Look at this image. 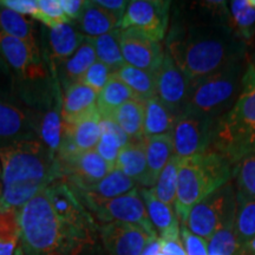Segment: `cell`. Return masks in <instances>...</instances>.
Masks as SVG:
<instances>
[{"label":"cell","instance_id":"1","mask_svg":"<svg viewBox=\"0 0 255 255\" xmlns=\"http://www.w3.org/2000/svg\"><path fill=\"white\" fill-rule=\"evenodd\" d=\"M18 223L21 246L30 255H79L95 244L94 220L62 180L21 207Z\"/></svg>","mask_w":255,"mask_h":255},{"label":"cell","instance_id":"48","mask_svg":"<svg viewBox=\"0 0 255 255\" xmlns=\"http://www.w3.org/2000/svg\"><path fill=\"white\" fill-rule=\"evenodd\" d=\"M141 255H164L161 253V241H159V238H157L154 241H151L150 244L145 247V250L142 252Z\"/></svg>","mask_w":255,"mask_h":255},{"label":"cell","instance_id":"51","mask_svg":"<svg viewBox=\"0 0 255 255\" xmlns=\"http://www.w3.org/2000/svg\"><path fill=\"white\" fill-rule=\"evenodd\" d=\"M1 191H2V168L1 163H0V197H1ZM1 202V201H0Z\"/></svg>","mask_w":255,"mask_h":255},{"label":"cell","instance_id":"45","mask_svg":"<svg viewBox=\"0 0 255 255\" xmlns=\"http://www.w3.org/2000/svg\"><path fill=\"white\" fill-rule=\"evenodd\" d=\"M95 2L98 6H101L102 8L117 15L120 19H122L124 12L128 7V4H129V1H126V0H96Z\"/></svg>","mask_w":255,"mask_h":255},{"label":"cell","instance_id":"38","mask_svg":"<svg viewBox=\"0 0 255 255\" xmlns=\"http://www.w3.org/2000/svg\"><path fill=\"white\" fill-rule=\"evenodd\" d=\"M32 17L50 28L70 23L59 0H37V8Z\"/></svg>","mask_w":255,"mask_h":255},{"label":"cell","instance_id":"39","mask_svg":"<svg viewBox=\"0 0 255 255\" xmlns=\"http://www.w3.org/2000/svg\"><path fill=\"white\" fill-rule=\"evenodd\" d=\"M123 146L121 144L119 137L111 132L102 131L101 138L100 141H98L97 145H96L95 150L97 151V154L100 155L108 164L115 168L117 157H119V154Z\"/></svg>","mask_w":255,"mask_h":255},{"label":"cell","instance_id":"12","mask_svg":"<svg viewBox=\"0 0 255 255\" xmlns=\"http://www.w3.org/2000/svg\"><path fill=\"white\" fill-rule=\"evenodd\" d=\"M119 43L126 64L156 73L164 59L162 45L133 28L120 30Z\"/></svg>","mask_w":255,"mask_h":255},{"label":"cell","instance_id":"11","mask_svg":"<svg viewBox=\"0 0 255 255\" xmlns=\"http://www.w3.org/2000/svg\"><path fill=\"white\" fill-rule=\"evenodd\" d=\"M60 176H66L72 189H84L100 182L113 170L96 150L76 152V154L57 157Z\"/></svg>","mask_w":255,"mask_h":255},{"label":"cell","instance_id":"7","mask_svg":"<svg viewBox=\"0 0 255 255\" xmlns=\"http://www.w3.org/2000/svg\"><path fill=\"white\" fill-rule=\"evenodd\" d=\"M237 213V190L227 183L197 203L184 226L197 237L209 240L212 235Z\"/></svg>","mask_w":255,"mask_h":255},{"label":"cell","instance_id":"25","mask_svg":"<svg viewBox=\"0 0 255 255\" xmlns=\"http://www.w3.org/2000/svg\"><path fill=\"white\" fill-rule=\"evenodd\" d=\"M178 115L173 113L156 95L145 101L144 113V137L169 135L173 132Z\"/></svg>","mask_w":255,"mask_h":255},{"label":"cell","instance_id":"43","mask_svg":"<svg viewBox=\"0 0 255 255\" xmlns=\"http://www.w3.org/2000/svg\"><path fill=\"white\" fill-rule=\"evenodd\" d=\"M0 2L14 12L23 15L28 14L31 17L37 8V0H0Z\"/></svg>","mask_w":255,"mask_h":255},{"label":"cell","instance_id":"53","mask_svg":"<svg viewBox=\"0 0 255 255\" xmlns=\"http://www.w3.org/2000/svg\"><path fill=\"white\" fill-rule=\"evenodd\" d=\"M250 2H251V5L255 8V0H250Z\"/></svg>","mask_w":255,"mask_h":255},{"label":"cell","instance_id":"17","mask_svg":"<svg viewBox=\"0 0 255 255\" xmlns=\"http://www.w3.org/2000/svg\"><path fill=\"white\" fill-rule=\"evenodd\" d=\"M141 196L148 212V216L154 226L155 231L159 234V239L163 240H180L181 227L176 213L173 207L165 205L159 201L151 189L143 188Z\"/></svg>","mask_w":255,"mask_h":255},{"label":"cell","instance_id":"20","mask_svg":"<svg viewBox=\"0 0 255 255\" xmlns=\"http://www.w3.org/2000/svg\"><path fill=\"white\" fill-rule=\"evenodd\" d=\"M115 168L119 169L135 183L150 189L148 176V164L144 148V138L141 141H130L121 149Z\"/></svg>","mask_w":255,"mask_h":255},{"label":"cell","instance_id":"21","mask_svg":"<svg viewBox=\"0 0 255 255\" xmlns=\"http://www.w3.org/2000/svg\"><path fill=\"white\" fill-rule=\"evenodd\" d=\"M63 135L79 152L95 150L102 135L98 110L96 109L73 124L63 123Z\"/></svg>","mask_w":255,"mask_h":255},{"label":"cell","instance_id":"16","mask_svg":"<svg viewBox=\"0 0 255 255\" xmlns=\"http://www.w3.org/2000/svg\"><path fill=\"white\" fill-rule=\"evenodd\" d=\"M38 138V128L28 115L11 102L0 98V150L14 143Z\"/></svg>","mask_w":255,"mask_h":255},{"label":"cell","instance_id":"34","mask_svg":"<svg viewBox=\"0 0 255 255\" xmlns=\"http://www.w3.org/2000/svg\"><path fill=\"white\" fill-rule=\"evenodd\" d=\"M235 233L241 246L255 238V200L245 199L238 194Z\"/></svg>","mask_w":255,"mask_h":255},{"label":"cell","instance_id":"6","mask_svg":"<svg viewBox=\"0 0 255 255\" xmlns=\"http://www.w3.org/2000/svg\"><path fill=\"white\" fill-rule=\"evenodd\" d=\"M244 72L242 63H235L207 77L191 81L184 111L215 122L234 105Z\"/></svg>","mask_w":255,"mask_h":255},{"label":"cell","instance_id":"35","mask_svg":"<svg viewBox=\"0 0 255 255\" xmlns=\"http://www.w3.org/2000/svg\"><path fill=\"white\" fill-rule=\"evenodd\" d=\"M178 163H180V159L173 156L158 176L155 187L151 188L152 194L159 201L170 207L175 206V202H176Z\"/></svg>","mask_w":255,"mask_h":255},{"label":"cell","instance_id":"15","mask_svg":"<svg viewBox=\"0 0 255 255\" xmlns=\"http://www.w3.org/2000/svg\"><path fill=\"white\" fill-rule=\"evenodd\" d=\"M101 237L110 255H141L145 247L157 239L142 227L122 222L104 223Z\"/></svg>","mask_w":255,"mask_h":255},{"label":"cell","instance_id":"18","mask_svg":"<svg viewBox=\"0 0 255 255\" xmlns=\"http://www.w3.org/2000/svg\"><path fill=\"white\" fill-rule=\"evenodd\" d=\"M136 188V183L131 178L119 169H113L104 178L94 186L84 188V189H72L77 195L82 205L88 202H96V201L111 200L115 197L122 196Z\"/></svg>","mask_w":255,"mask_h":255},{"label":"cell","instance_id":"23","mask_svg":"<svg viewBox=\"0 0 255 255\" xmlns=\"http://www.w3.org/2000/svg\"><path fill=\"white\" fill-rule=\"evenodd\" d=\"M144 148L146 156V164H148L149 186L155 187L158 176L162 170L174 156V146L171 133L169 135H159L144 137Z\"/></svg>","mask_w":255,"mask_h":255},{"label":"cell","instance_id":"44","mask_svg":"<svg viewBox=\"0 0 255 255\" xmlns=\"http://www.w3.org/2000/svg\"><path fill=\"white\" fill-rule=\"evenodd\" d=\"M59 2L70 23L72 20H78L85 7V4H87V1L84 0H59Z\"/></svg>","mask_w":255,"mask_h":255},{"label":"cell","instance_id":"33","mask_svg":"<svg viewBox=\"0 0 255 255\" xmlns=\"http://www.w3.org/2000/svg\"><path fill=\"white\" fill-rule=\"evenodd\" d=\"M237 214V213H235ZM208 255H239L242 246L235 233V215L216 231L208 240Z\"/></svg>","mask_w":255,"mask_h":255},{"label":"cell","instance_id":"47","mask_svg":"<svg viewBox=\"0 0 255 255\" xmlns=\"http://www.w3.org/2000/svg\"><path fill=\"white\" fill-rule=\"evenodd\" d=\"M18 240H1L0 239V255H14L19 246Z\"/></svg>","mask_w":255,"mask_h":255},{"label":"cell","instance_id":"28","mask_svg":"<svg viewBox=\"0 0 255 255\" xmlns=\"http://www.w3.org/2000/svg\"><path fill=\"white\" fill-rule=\"evenodd\" d=\"M133 98H137L135 94L111 73L107 85L97 96V110L102 119H110L115 110Z\"/></svg>","mask_w":255,"mask_h":255},{"label":"cell","instance_id":"41","mask_svg":"<svg viewBox=\"0 0 255 255\" xmlns=\"http://www.w3.org/2000/svg\"><path fill=\"white\" fill-rule=\"evenodd\" d=\"M0 239L20 241L18 210L5 209L0 213Z\"/></svg>","mask_w":255,"mask_h":255},{"label":"cell","instance_id":"54","mask_svg":"<svg viewBox=\"0 0 255 255\" xmlns=\"http://www.w3.org/2000/svg\"><path fill=\"white\" fill-rule=\"evenodd\" d=\"M2 210H5V208L4 207H2V205H1V202H0V213L2 212Z\"/></svg>","mask_w":255,"mask_h":255},{"label":"cell","instance_id":"30","mask_svg":"<svg viewBox=\"0 0 255 255\" xmlns=\"http://www.w3.org/2000/svg\"><path fill=\"white\" fill-rule=\"evenodd\" d=\"M0 32L25 41L34 49H38L34 38L33 25L25 15L14 12L0 2Z\"/></svg>","mask_w":255,"mask_h":255},{"label":"cell","instance_id":"13","mask_svg":"<svg viewBox=\"0 0 255 255\" xmlns=\"http://www.w3.org/2000/svg\"><path fill=\"white\" fill-rule=\"evenodd\" d=\"M0 57L19 77L30 81L45 78L39 49H34L18 38L0 32Z\"/></svg>","mask_w":255,"mask_h":255},{"label":"cell","instance_id":"3","mask_svg":"<svg viewBox=\"0 0 255 255\" xmlns=\"http://www.w3.org/2000/svg\"><path fill=\"white\" fill-rule=\"evenodd\" d=\"M1 205L19 210L60 176L56 156L37 139L14 143L0 150Z\"/></svg>","mask_w":255,"mask_h":255},{"label":"cell","instance_id":"2","mask_svg":"<svg viewBox=\"0 0 255 255\" xmlns=\"http://www.w3.org/2000/svg\"><path fill=\"white\" fill-rule=\"evenodd\" d=\"M208 18L176 21L167 52L189 81L221 71L246 56V43L233 30L228 2H201Z\"/></svg>","mask_w":255,"mask_h":255},{"label":"cell","instance_id":"27","mask_svg":"<svg viewBox=\"0 0 255 255\" xmlns=\"http://www.w3.org/2000/svg\"><path fill=\"white\" fill-rule=\"evenodd\" d=\"M97 60L92 38H85L79 49L69 60L63 64L62 83L65 90L81 81L88 69Z\"/></svg>","mask_w":255,"mask_h":255},{"label":"cell","instance_id":"29","mask_svg":"<svg viewBox=\"0 0 255 255\" xmlns=\"http://www.w3.org/2000/svg\"><path fill=\"white\" fill-rule=\"evenodd\" d=\"M114 75L121 79L139 100L146 101L156 96L155 73L124 64L122 68L114 72Z\"/></svg>","mask_w":255,"mask_h":255},{"label":"cell","instance_id":"5","mask_svg":"<svg viewBox=\"0 0 255 255\" xmlns=\"http://www.w3.org/2000/svg\"><path fill=\"white\" fill-rule=\"evenodd\" d=\"M235 167L225 156L212 149L201 155L180 159L175 213L184 225L190 210L234 177Z\"/></svg>","mask_w":255,"mask_h":255},{"label":"cell","instance_id":"22","mask_svg":"<svg viewBox=\"0 0 255 255\" xmlns=\"http://www.w3.org/2000/svg\"><path fill=\"white\" fill-rule=\"evenodd\" d=\"M120 21L117 15L102 8L95 1H87L77 23L79 32L94 39L119 28Z\"/></svg>","mask_w":255,"mask_h":255},{"label":"cell","instance_id":"42","mask_svg":"<svg viewBox=\"0 0 255 255\" xmlns=\"http://www.w3.org/2000/svg\"><path fill=\"white\" fill-rule=\"evenodd\" d=\"M181 237L187 255H208V247L205 239L193 234L184 225H181Z\"/></svg>","mask_w":255,"mask_h":255},{"label":"cell","instance_id":"50","mask_svg":"<svg viewBox=\"0 0 255 255\" xmlns=\"http://www.w3.org/2000/svg\"><path fill=\"white\" fill-rule=\"evenodd\" d=\"M9 71V68L6 65V63L2 60L1 57H0V79H1L2 76H7Z\"/></svg>","mask_w":255,"mask_h":255},{"label":"cell","instance_id":"8","mask_svg":"<svg viewBox=\"0 0 255 255\" xmlns=\"http://www.w3.org/2000/svg\"><path fill=\"white\" fill-rule=\"evenodd\" d=\"M83 206L90 209L96 218L102 222H122L136 225L145 229L149 234L157 237V232L155 231L149 219L144 201L137 188L115 199L88 202Z\"/></svg>","mask_w":255,"mask_h":255},{"label":"cell","instance_id":"24","mask_svg":"<svg viewBox=\"0 0 255 255\" xmlns=\"http://www.w3.org/2000/svg\"><path fill=\"white\" fill-rule=\"evenodd\" d=\"M85 38L84 34L76 30L70 23L50 28L51 60L56 64H64L75 55Z\"/></svg>","mask_w":255,"mask_h":255},{"label":"cell","instance_id":"52","mask_svg":"<svg viewBox=\"0 0 255 255\" xmlns=\"http://www.w3.org/2000/svg\"><path fill=\"white\" fill-rule=\"evenodd\" d=\"M14 255H25V253H24V248H23V246H21V245H19L17 250H15Z\"/></svg>","mask_w":255,"mask_h":255},{"label":"cell","instance_id":"26","mask_svg":"<svg viewBox=\"0 0 255 255\" xmlns=\"http://www.w3.org/2000/svg\"><path fill=\"white\" fill-rule=\"evenodd\" d=\"M144 113L145 101L133 98L115 110L110 119L119 124L130 141H141L144 138Z\"/></svg>","mask_w":255,"mask_h":255},{"label":"cell","instance_id":"4","mask_svg":"<svg viewBox=\"0 0 255 255\" xmlns=\"http://www.w3.org/2000/svg\"><path fill=\"white\" fill-rule=\"evenodd\" d=\"M209 149L237 165L255 155V65L248 63L232 109L215 121Z\"/></svg>","mask_w":255,"mask_h":255},{"label":"cell","instance_id":"10","mask_svg":"<svg viewBox=\"0 0 255 255\" xmlns=\"http://www.w3.org/2000/svg\"><path fill=\"white\" fill-rule=\"evenodd\" d=\"M214 123L186 111L181 114L171 132L175 157H193L208 150Z\"/></svg>","mask_w":255,"mask_h":255},{"label":"cell","instance_id":"19","mask_svg":"<svg viewBox=\"0 0 255 255\" xmlns=\"http://www.w3.org/2000/svg\"><path fill=\"white\" fill-rule=\"evenodd\" d=\"M97 94L78 82L65 90L60 117L63 123L73 124L97 109Z\"/></svg>","mask_w":255,"mask_h":255},{"label":"cell","instance_id":"49","mask_svg":"<svg viewBox=\"0 0 255 255\" xmlns=\"http://www.w3.org/2000/svg\"><path fill=\"white\" fill-rule=\"evenodd\" d=\"M240 253L244 255H255V238L242 246Z\"/></svg>","mask_w":255,"mask_h":255},{"label":"cell","instance_id":"9","mask_svg":"<svg viewBox=\"0 0 255 255\" xmlns=\"http://www.w3.org/2000/svg\"><path fill=\"white\" fill-rule=\"evenodd\" d=\"M170 1L167 0H133L121 19L119 28H133L155 41H161L167 33Z\"/></svg>","mask_w":255,"mask_h":255},{"label":"cell","instance_id":"55","mask_svg":"<svg viewBox=\"0 0 255 255\" xmlns=\"http://www.w3.org/2000/svg\"><path fill=\"white\" fill-rule=\"evenodd\" d=\"M239 255H244V254H241V253H240V254H239Z\"/></svg>","mask_w":255,"mask_h":255},{"label":"cell","instance_id":"14","mask_svg":"<svg viewBox=\"0 0 255 255\" xmlns=\"http://www.w3.org/2000/svg\"><path fill=\"white\" fill-rule=\"evenodd\" d=\"M156 95L173 113L180 116L186 110L189 97L190 81L168 52H165L162 65L155 73Z\"/></svg>","mask_w":255,"mask_h":255},{"label":"cell","instance_id":"46","mask_svg":"<svg viewBox=\"0 0 255 255\" xmlns=\"http://www.w3.org/2000/svg\"><path fill=\"white\" fill-rule=\"evenodd\" d=\"M161 241V253L164 255H187L182 242L180 240H163Z\"/></svg>","mask_w":255,"mask_h":255},{"label":"cell","instance_id":"40","mask_svg":"<svg viewBox=\"0 0 255 255\" xmlns=\"http://www.w3.org/2000/svg\"><path fill=\"white\" fill-rule=\"evenodd\" d=\"M111 73L113 72L110 71V69L107 65H104L100 60H96L90 68L88 69V71L84 73V76H83L79 82L88 85L89 88H91L98 95L107 85Z\"/></svg>","mask_w":255,"mask_h":255},{"label":"cell","instance_id":"37","mask_svg":"<svg viewBox=\"0 0 255 255\" xmlns=\"http://www.w3.org/2000/svg\"><path fill=\"white\" fill-rule=\"evenodd\" d=\"M235 188L239 196L255 200V155L241 159L235 167Z\"/></svg>","mask_w":255,"mask_h":255},{"label":"cell","instance_id":"31","mask_svg":"<svg viewBox=\"0 0 255 255\" xmlns=\"http://www.w3.org/2000/svg\"><path fill=\"white\" fill-rule=\"evenodd\" d=\"M97 60L103 63L110 69L111 72H116L126 64L119 43V28L92 39Z\"/></svg>","mask_w":255,"mask_h":255},{"label":"cell","instance_id":"32","mask_svg":"<svg viewBox=\"0 0 255 255\" xmlns=\"http://www.w3.org/2000/svg\"><path fill=\"white\" fill-rule=\"evenodd\" d=\"M231 23L235 33L246 41L255 36V8L250 0H234L229 2Z\"/></svg>","mask_w":255,"mask_h":255},{"label":"cell","instance_id":"36","mask_svg":"<svg viewBox=\"0 0 255 255\" xmlns=\"http://www.w3.org/2000/svg\"><path fill=\"white\" fill-rule=\"evenodd\" d=\"M38 136L46 148L56 156L63 136V121L58 111H50L44 116L40 128H38Z\"/></svg>","mask_w":255,"mask_h":255}]
</instances>
